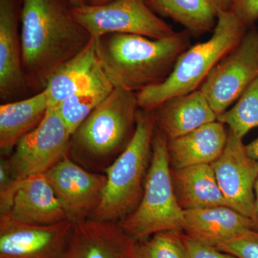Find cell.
<instances>
[{"label":"cell","mask_w":258,"mask_h":258,"mask_svg":"<svg viewBox=\"0 0 258 258\" xmlns=\"http://www.w3.org/2000/svg\"><path fill=\"white\" fill-rule=\"evenodd\" d=\"M22 68L29 88L42 91L56 71L83 50L90 34L68 0H22Z\"/></svg>","instance_id":"6da1fadb"},{"label":"cell","mask_w":258,"mask_h":258,"mask_svg":"<svg viewBox=\"0 0 258 258\" xmlns=\"http://www.w3.org/2000/svg\"><path fill=\"white\" fill-rule=\"evenodd\" d=\"M191 37L184 30L158 40L108 34L95 41L101 69L113 87L138 93L169 77L179 56L190 47Z\"/></svg>","instance_id":"7a4b0ae2"},{"label":"cell","mask_w":258,"mask_h":258,"mask_svg":"<svg viewBox=\"0 0 258 258\" xmlns=\"http://www.w3.org/2000/svg\"><path fill=\"white\" fill-rule=\"evenodd\" d=\"M139 110L137 93L114 88L72 134L68 155L88 170L104 173L130 143Z\"/></svg>","instance_id":"3957f363"},{"label":"cell","mask_w":258,"mask_h":258,"mask_svg":"<svg viewBox=\"0 0 258 258\" xmlns=\"http://www.w3.org/2000/svg\"><path fill=\"white\" fill-rule=\"evenodd\" d=\"M247 30L232 11L222 13L212 37L185 50L164 82L137 93L139 108L153 111L171 98L200 89L214 67L241 41Z\"/></svg>","instance_id":"277c9868"},{"label":"cell","mask_w":258,"mask_h":258,"mask_svg":"<svg viewBox=\"0 0 258 258\" xmlns=\"http://www.w3.org/2000/svg\"><path fill=\"white\" fill-rule=\"evenodd\" d=\"M155 129L154 111L139 110L130 143L103 173L106 186L89 219L120 222L137 208L143 195Z\"/></svg>","instance_id":"5b68a950"},{"label":"cell","mask_w":258,"mask_h":258,"mask_svg":"<svg viewBox=\"0 0 258 258\" xmlns=\"http://www.w3.org/2000/svg\"><path fill=\"white\" fill-rule=\"evenodd\" d=\"M184 222V210L178 203L171 177L168 139L156 127L143 195L134 211L118 223L139 242L158 232L182 231Z\"/></svg>","instance_id":"8992f818"},{"label":"cell","mask_w":258,"mask_h":258,"mask_svg":"<svg viewBox=\"0 0 258 258\" xmlns=\"http://www.w3.org/2000/svg\"><path fill=\"white\" fill-rule=\"evenodd\" d=\"M72 15L93 39L108 34H130L158 40L176 33L151 9L147 0H112L104 5L73 7Z\"/></svg>","instance_id":"52a82bcc"},{"label":"cell","mask_w":258,"mask_h":258,"mask_svg":"<svg viewBox=\"0 0 258 258\" xmlns=\"http://www.w3.org/2000/svg\"><path fill=\"white\" fill-rule=\"evenodd\" d=\"M257 76L258 30L253 27L214 67L200 90L219 115L238 100Z\"/></svg>","instance_id":"ba28073f"},{"label":"cell","mask_w":258,"mask_h":258,"mask_svg":"<svg viewBox=\"0 0 258 258\" xmlns=\"http://www.w3.org/2000/svg\"><path fill=\"white\" fill-rule=\"evenodd\" d=\"M71 136L56 107H49L40 124L19 141L6 160L10 174L25 180L45 174L68 154Z\"/></svg>","instance_id":"9c48e42d"},{"label":"cell","mask_w":258,"mask_h":258,"mask_svg":"<svg viewBox=\"0 0 258 258\" xmlns=\"http://www.w3.org/2000/svg\"><path fill=\"white\" fill-rule=\"evenodd\" d=\"M44 175L74 225L88 220L101 203L106 174L85 169L68 154Z\"/></svg>","instance_id":"30bf717a"},{"label":"cell","mask_w":258,"mask_h":258,"mask_svg":"<svg viewBox=\"0 0 258 258\" xmlns=\"http://www.w3.org/2000/svg\"><path fill=\"white\" fill-rule=\"evenodd\" d=\"M69 220L53 225L24 223L0 215V258H61L74 230Z\"/></svg>","instance_id":"8fae6325"},{"label":"cell","mask_w":258,"mask_h":258,"mask_svg":"<svg viewBox=\"0 0 258 258\" xmlns=\"http://www.w3.org/2000/svg\"><path fill=\"white\" fill-rule=\"evenodd\" d=\"M242 139L228 129L225 149L211 165L230 208L256 222L254 184L258 161L247 154Z\"/></svg>","instance_id":"7c38bea8"},{"label":"cell","mask_w":258,"mask_h":258,"mask_svg":"<svg viewBox=\"0 0 258 258\" xmlns=\"http://www.w3.org/2000/svg\"><path fill=\"white\" fill-rule=\"evenodd\" d=\"M136 242L118 222L88 219L75 224L61 258H137Z\"/></svg>","instance_id":"4fadbf2b"},{"label":"cell","mask_w":258,"mask_h":258,"mask_svg":"<svg viewBox=\"0 0 258 258\" xmlns=\"http://www.w3.org/2000/svg\"><path fill=\"white\" fill-rule=\"evenodd\" d=\"M183 231L204 244H219L258 232V224L228 207L184 210Z\"/></svg>","instance_id":"5bb4252c"},{"label":"cell","mask_w":258,"mask_h":258,"mask_svg":"<svg viewBox=\"0 0 258 258\" xmlns=\"http://www.w3.org/2000/svg\"><path fill=\"white\" fill-rule=\"evenodd\" d=\"M20 4L22 0H0V97L4 101L28 88L22 68Z\"/></svg>","instance_id":"9a60e30c"},{"label":"cell","mask_w":258,"mask_h":258,"mask_svg":"<svg viewBox=\"0 0 258 258\" xmlns=\"http://www.w3.org/2000/svg\"><path fill=\"white\" fill-rule=\"evenodd\" d=\"M8 214L19 222L32 225H53L69 220L44 174L22 180Z\"/></svg>","instance_id":"2e32d148"},{"label":"cell","mask_w":258,"mask_h":258,"mask_svg":"<svg viewBox=\"0 0 258 258\" xmlns=\"http://www.w3.org/2000/svg\"><path fill=\"white\" fill-rule=\"evenodd\" d=\"M154 111L156 127L168 140L215 121L217 115L200 89L171 98Z\"/></svg>","instance_id":"e0dca14e"},{"label":"cell","mask_w":258,"mask_h":258,"mask_svg":"<svg viewBox=\"0 0 258 258\" xmlns=\"http://www.w3.org/2000/svg\"><path fill=\"white\" fill-rule=\"evenodd\" d=\"M228 130L219 120L189 133L168 140L169 161L173 169L198 164H211L223 152Z\"/></svg>","instance_id":"ac0fdd59"},{"label":"cell","mask_w":258,"mask_h":258,"mask_svg":"<svg viewBox=\"0 0 258 258\" xmlns=\"http://www.w3.org/2000/svg\"><path fill=\"white\" fill-rule=\"evenodd\" d=\"M96 53V41L91 39L87 46L68 61L49 80L45 89L50 106H55L66 98L85 91L105 77Z\"/></svg>","instance_id":"d6986e66"},{"label":"cell","mask_w":258,"mask_h":258,"mask_svg":"<svg viewBox=\"0 0 258 258\" xmlns=\"http://www.w3.org/2000/svg\"><path fill=\"white\" fill-rule=\"evenodd\" d=\"M235 0H147L151 9L163 18H170L191 36L213 31L222 13L232 11Z\"/></svg>","instance_id":"ffe728a7"},{"label":"cell","mask_w":258,"mask_h":258,"mask_svg":"<svg viewBox=\"0 0 258 258\" xmlns=\"http://www.w3.org/2000/svg\"><path fill=\"white\" fill-rule=\"evenodd\" d=\"M171 177L176 199L183 210L230 208L220 189L211 164L173 169Z\"/></svg>","instance_id":"44dd1931"},{"label":"cell","mask_w":258,"mask_h":258,"mask_svg":"<svg viewBox=\"0 0 258 258\" xmlns=\"http://www.w3.org/2000/svg\"><path fill=\"white\" fill-rule=\"evenodd\" d=\"M50 107L45 90L20 101L0 106V149L2 154L14 150L25 135L36 128Z\"/></svg>","instance_id":"7402d4cb"},{"label":"cell","mask_w":258,"mask_h":258,"mask_svg":"<svg viewBox=\"0 0 258 258\" xmlns=\"http://www.w3.org/2000/svg\"><path fill=\"white\" fill-rule=\"evenodd\" d=\"M114 89L106 76L85 91L76 93L55 106L71 134Z\"/></svg>","instance_id":"603a6c76"},{"label":"cell","mask_w":258,"mask_h":258,"mask_svg":"<svg viewBox=\"0 0 258 258\" xmlns=\"http://www.w3.org/2000/svg\"><path fill=\"white\" fill-rule=\"evenodd\" d=\"M217 120L240 138L258 127V76L244 90L230 109L217 115Z\"/></svg>","instance_id":"cb8c5ba5"},{"label":"cell","mask_w":258,"mask_h":258,"mask_svg":"<svg viewBox=\"0 0 258 258\" xmlns=\"http://www.w3.org/2000/svg\"><path fill=\"white\" fill-rule=\"evenodd\" d=\"M181 232H158L146 240L136 242L137 258H190Z\"/></svg>","instance_id":"d4e9b609"},{"label":"cell","mask_w":258,"mask_h":258,"mask_svg":"<svg viewBox=\"0 0 258 258\" xmlns=\"http://www.w3.org/2000/svg\"><path fill=\"white\" fill-rule=\"evenodd\" d=\"M215 248L239 258H258V232L219 244Z\"/></svg>","instance_id":"484cf974"},{"label":"cell","mask_w":258,"mask_h":258,"mask_svg":"<svg viewBox=\"0 0 258 258\" xmlns=\"http://www.w3.org/2000/svg\"><path fill=\"white\" fill-rule=\"evenodd\" d=\"M181 238L190 258H239L181 233Z\"/></svg>","instance_id":"4316f807"},{"label":"cell","mask_w":258,"mask_h":258,"mask_svg":"<svg viewBox=\"0 0 258 258\" xmlns=\"http://www.w3.org/2000/svg\"><path fill=\"white\" fill-rule=\"evenodd\" d=\"M232 12L247 29L258 21V0H235Z\"/></svg>","instance_id":"83f0119b"},{"label":"cell","mask_w":258,"mask_h":258,"mask_svg":"<svg viewBox=\"0 0 258 258\" xmlns=\"http://www.w3.org/2000/svg\"><path fill=\"white\" fill-rule=\"evenodd\" d=\"M245 148L249 157L258 161V137L247 145H245Z\"/></svg>","instance_id":"f1b7e54d"},{"label":"cell","mask_w":258,"mask_h":258,"mask_svg":"<svg viewBox=\"0 0 258 258\" xmlns=\"http://www.w3.org/2000/svg\"><path fill=\"white\" fill-rule=\"evenodd\" d=\"M112 0H85L86 5H101L106 4Z\"/></svg>","instance_id":"f546056e"},{"label":"cell","mask_w":258,"mask_h":258,"mask_svg":"<svg viewBox=\"0 0 258 258\" xmlns=\"http://www.w3.org/2000/svg\"><path fill=\"white\" fill-rule=\"evenodd\" d=\"M254 195H255L256 222L258 224V178L254 184Z\"/></svg>","instance_id":"4dcf8cb0"},{"label":"cell","mask_w":258,"mask_h":258,"mask_svg":"<svg viewBox=\"0 0 258 258\" xmlns=\"http://www.w3.org/2000/svg\"><path fill=\"white\" fill-rule=\"evenodd\" d=\"M68 2L72 5L74 8H79L86 5L85 0H68Z\"/></svg>","instance_id":"1f68e13d"}]
</instances>
